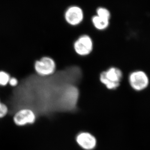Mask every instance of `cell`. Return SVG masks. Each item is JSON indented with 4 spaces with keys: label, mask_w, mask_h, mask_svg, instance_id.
I'll use <instances>...</instances> for the list:
<instances>
[{
    "label": "cell",
    "mask_w": 150,
    "mask_h": 150,
    "mask_svg": "<svg viewBox=\"0 0 150 150\" xmlns=\"http://www.w3.org/2000/svg\"><path fill=\"white\" fill-rule=\"evenodd\" d=\"M122 76V73L120 69L112 67L101 73L100 80L107 89L114 90L120 86Z\"/></svg>",
    "instance_id": "cell-1"
},
{
    "label": "cell",
    "mask_w": 150,
    "mask_h": 150,
    "mask_svg": "<svg viewBox=\"0 0 150 150\" xmlns=\"http://www.w3.org/2000/svg\"><path fill=\"white\" fill-rule=\"evenodd\" d=\"M56 64L52 58L45 56L37 60L34 64V68L38 75L42 76H51L56 70Z\"/></svg>",
    "instance_id": "cell-2"
},
{
    "label": "cell",
    "mask_w": 150,
    "mask_h": 150,
    "mask_svg": "<svg viewBox=\"0 0 150 150\" xmlns=\"http://www.w3.org/2000/svg\"><path fill=\"white\" fill-rule=\"evenodd\" d=\"M36 115L31 109L22 108L15 112L13 120L18 126L33 124L36 120Z\"/></svg>",
    "instance_id": "cell-3"
},
{
    "label": "cell",
    "mask_w": 150,
    "mask_h": 150,
    "mask_svg": "<svg viewBox=\"0 0 150 150\" xmlns=\"http://www.w3.org/2000/svg\"><path fill=\"white\" fill-rule=\"evenodd\" d=\"M129 81L132 88L137 91L145 89L149 83L147 75L142 71H136L131 73L129 77Z\"/></svg>",
    "instance_id": "cell-4"
},
{
    "label": "cell",
    "mask_w": 150,
    "mask_h": 150,
    "mask_svg": "<svg viewBox=\"0 0 150 150\" xmlns=\"http://www.w3.org/2000/svg\"><path fill=\"white\" fill-rule=\"evenodd\" d=\"M75 52L81 56H86L90 55L93 49V42L88 35L81 36L74 43Z\"/></svg>",
    "instance_id": "cell-5"
},
{
    "label": "cell",
    "mask_w": 150,
    "mask_h": 150,
    "mask_svg": "<svg viewBox=\"0 0 150 150\" xmlns=\"http://www.w3.org/2000/svg\"><path fill=\"white\" fill-rule=\"evenodd\" d=\"M83 18V10L78 6H71L69 7L64 14L66 22L73 26L79 25L82 22Z\"/></svg>",
    "instance_id": "cell-6"
},
{
    "label": "cell",
    "mask_w": 150,
    "mask_h": 150,
    "mask_svg": "<svg viewBox=\"0 0 150 150\" xmlns=\"http://www.w3.org/2000/svg\"><path fill=\"white\" fill-rule=\"evenodd\" d=\"M76 140L78 144L84 150H93L97 145V139L95 136L87 132L79 133L76 136Z\"/></svg>",
    "instance_id": "cell-7"
},
{
    "label": "cell",
    "mask_w": 150,
    "mask_h": 150,
    "mask_svg": "<svg viewBox=\"0 0 150 150\" xmlns=\"http://www.w3.org/2000/svg\"><path fill=\"white\" fill-rule=\"evenodd\" d=\"M92 22L95 28L100 30L106 29L109 25V20L103 19L97 15L92 18Z\"/></svg>",
    "instance_id": "cell-8"
},
{
    "label": "cell",
    "mask_w": 150,
    "mask_h": 150,
    "mask_svg": "<svg viewBox=\"0 0 150 150\" xmlns=\"http://www.w3.org/2000/svg\"><path fill=\"white\" fill-rule=\"evenodd\" d=\"M11 76L8 73L0 70V87H5L8 84Z\"/></svg>",
    "instance_id": "cell-9"
},
{
    "label": "cell",
    "mask_w": 150,
    "mask_h": 150,
    "mask_svg": "<svg viewBox=\"0 0 150 150\" xmlns=\"http://www.w3.org/2000/svg\"><path fill=\"white\" fill-rule=\"evenodd\" d=\"M97 16H98L101 18H103V19L108 20H109L110 17H111L109 11L104 7L98 8L97 9Z\"/></svg>",
    "instance_id": "cell-10"
},
{
    "label": "cell",
    "mask_w": 150,
    "mask_h": 150,
    "mask_svg": "<svg viewBox=\"0 0 150 150\" xmlns=\"http://www.w3.org/2000/svg\"><path fill=\"white\" fill-rule=\"evenodd\" d=\"M9 107L6 104L1 102L0 99V119L6 117L8 113Z\"/></svg>",
    "instance_id": "cell-11"
},
{
    "label": "cell",
    "mask_w": 150,
    "mask_h": 150,
    "mask_svg": "<svg viewBox=\"0 0 150 150\" xmlns=\"http://www.w3.org/2000/svg\"><path fill=\"white\" fill-rule=\"evenodd\" d=\"M19 83V81L17 79H16L15 77H11L9 81L8 84L10 85V86L12 87H16L17 86Z\"/></svg>",
    "instance_id": "cell-12"
}]
</instances>
